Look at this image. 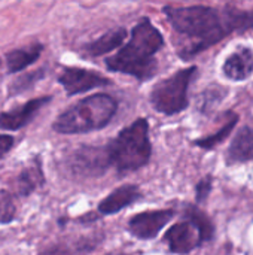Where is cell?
I'll list each match as a JSON object with an SVG mask.
<instances>
[{
    "instance_id": "30bf717a",
    "label": "cell",
    "mask_w": 253,
    "mask_h": 255,
    "mask_svg": "<svg viewBox=\"0 0 253 255\" xmlns=\"http://www.w3.org/2000/svg\"><path fill=\"white\" fill-rule=\"evenodd\" d=\"M51 100V97H37L33 100H28L27 103L1 112L0 114V128L6 130V131H15L19 130L22 127H25L40 111V108H43L48 102Z\"/></svg>"
},
{
    "instance_id": "ffe728a7",
    "label": "cell",
    "mask_w": 253,
    "mask_h": 255,
    "mask_svg": "<svg viewBox=\"0 0 253 255\" xmlns=\"http://www.w3.org/2000/svg\"><path fill=\"white\" fill-rule=\"evenodd\" d=\"M210 188H212V181H210V178L203 179V181L198 184V187H197V199H198L200 202H201L203 199H206L207 194H209V191H210Z\"/></svg>"
},
{
    "instance_id": "2e32d148",
    "label": "cell",
    "mask_w": 253,
    "mask_h": 255,
    "mask_svg": "<svg viewBox=\"0 0 253 255\" xmlns=\"http://www.w3.org/2000/svg\"><path fill=\"white\" fill-rule=\"evenodd\" d=\"M125 37H127V30L125 28H116V30L107 31L106 34H103L97 40L91 42L89 45H86L85 49L92 57L103 55V54L110 52V51L116 49L118 46H121L124 43Z\"/></svg>"
},
{
    "instance_id": "7a4b0ae2",
    "label": "cell",
    "mask_w": 253,
    "mask_h": 255,
    "mask_svg": "<svg viewBox=\"0 0 253 255\" xmlns=\"http://www.w3.org/2000/svg\"><path fill=\"white\" fill-rule=\"evenodd\" d=\"M163 45V34L145 18L133 28L131 39L115 55L106 60V66L112 72L131 75L140 81L149 79L157 69L155 54Z\"/></svg>"
},
{
    "instance_id": "9c48e42d",
    "label": "cell",
    "mask_w": 253,
    "mask_h": 255,
    "mask_svg": "<svg viewBox=\"0 0 253 255\" xmlns=\"http://www.w3.org/2000/svg\"><path fill=\"white\" fill-rule=\"evenodd\" d=\"M174 217V211H149L134 215L128 221V229L131 235L139 239H154Z\"/></svg>"
},
{
    "instance_id": "5bb4252c",
    "label": "cell",
    "mask_w": 253,
    "mask_h": 255,
    "mask_svg": "<svg viewBox=\"0 0 253 255\" xmlns=\"http://www.w3.org/2000/svg\"><path fill=\"white\" fill-rule=\"evenodd\" d=\"M42 43H31L22 48H16L6 54V64L9 73H18L33 64L42 54Z\"/></svg>"
},
{
    "instance_id": "8fae6325",
    "label": "cell",
    "mask_w": 253,
    "mask_h": 255,
    "mask_svg": "<svg viewBox=\"0 0 253 255\" xmlns=\"http://www.w3.org/2000/svg\"><path fill=\"white\" fill-rule=\"evenodd\" d=\"M224 73L233 81H243L253 73V51L242 46L233 52L224 64Z\"/></svg>"
},
{
    "instance_id": "ac0fdd59",
    "label": "cell",
    "mask_w": 253,
    "mask_h": 255,
    "mask_svg": "<svg viewBox=\"0 0 253 255\" xmlns=\"http://www.w3.org/2000/svg\"><path fill=\"white\" fill-rule=\"evenodd\" d=\"M15 215H16V205L13 196L6 190H0V224L12 223Z\"/></svg>"
},
{
    "instance_id": "d6986e66",
    "label": "cell",
    "mask_w": 253,
    "mask_h": 255,
    "mask_svg": "<svg viewBox=\"0 0 253 255\" xmlns=\"http://www.w3.org/2000/svg\"><path fill=\"white\" fill-rule=\"evenodd\" d=\"M186 217H188L189 220H192L194 223H197V226L201 229V232H203L206 241H210V239L213 238V226H212L210 220H209L203 212H200L197 208H188Z\"/></svg>"
},
{
    "instance_id": "6da1fadb",
    "label": "cell",
    "mask_w": 253,
    "mask_h": 255,
    "mask_svg": "<svg viewBox=\"0 0 253 255\" xmlns=\"http://www.w3.org/2000/svg\"><path fill=\"white\" fill-rule=\"evenodd\" d=\"M164 12L174 31L186 40V46L179 52L183 57H191L207 49L233 31L253 28V12L218 10L201 4L166 6Z\"/></svg>"
},
{
    "instance_id": "52a82bcc",
    "label": "cell",
    "mask_w": 253,
    "mask_h": 255,
    "mask_svg": "<svg viewBox=\"0 0 253 255\" xmlns=\"http://www.w3.org/2000/svg\"><path fill=\"white\" fill-rule=\"evenodd\" d=\"M166 241L169 242L170 251L177 254H188L195 250L198 245L206 242V238L201 229L192 220H186L183 223H177L169 229L166 235Z\"/></svg>"
},
{
    "instance_id": "5b68a950",
    "label": "cell",
    "mask_w": 253,
    "mask_h": 255,
    "mask_svg": "<svg viewBox=\"0 0 253 255\" xmlns=\"http://www.w3.org/2000/svg\"><path fill=\"white\" fill-rule=\"evenodd\" d=\"M195 72V67H188L160 81L151 91V103L154 109L166 115L182 112L188 106V87Z\"/></svg>"
},
{
    "instance_id": "9a60e30c",
    "label": "cell",
    "mask_w": 253,
    "mask_h": 255,
    "mask_svg": "<svg viewBox=\"0 0 253 255\" xmlns=\"http://www.w3.org/2000/svg\"><path fill=\"white\" fill-rule=\"evenodd\" d=\"M43 181H45V176H43V172L40 167V161L34 160L30 166L22 169V172L18 175L15 190L19 196L25 197L30 193H33L34 190H37L43 184Z\"/></svg>"
},
{
    "instance_id": "ba28073f",
    "label": "cell",
    "mask_w": 253,
    "mask_h": 255,
    "mask_svg": "<svg viewBox=\"0 0 253 255\" xmlns=\"http://www.w3.org/2000/svg\"><path fill=\"white\" fill-rule=\"evenodd\" d=\"M58 82L64 87L69 96H73V94L89 91L95 87L107 85L110 81L92 70L79 69V67H66L60 73Z\"/></svg>"
},
{
    "instance_id": "3957f363",
    "label": "cell",
    "mask_w": 253,
    "mask_h": 255,
    "mask_svg": "<svg viewBox=\"0 0 253 255\" xmlns=\"http://www.w3.org/2000/svg\"><path fill=\"white\" fill-rule=\"evenodd\" d=\"M118 103L107 94H94L67 108L54 121L52 128L61 134H79L100 130L109 124Z\"/></svg>"
},
{
    "instance_id": "4fadbf2b",
    "label": "cell",
    "mask_w": 253,
    "mask_h": 255,
    "mask_svg": "<svg viewBox=\"0 0 253 255\" xmlns=\"http://www.w3.org/2000/svg\"><path fill=\"white\" fill-rule=\"evenodd\" d=\"M251 160H253V128L243 127L230 145L227 161L230 164H234L246 163Z\"/></svg>"
},
{
    "instance_id": "e0dca14e",
    "label": "cell",
    "mask_w": 253,
    "mask_h": 255,
    "mask_svg": "<svg viewBox=\"0 0 253 255\" xmlns=\"http://www.w3.org/2000/svg\"><path fill=\"white\" fill-rule=\"evenodd\" d=\"M236 123H237V115H231V118L224 124V127L218 133H213V134H210L207 137H203V139L195 140V145H198V146H201L204 149H213L216 145L222 143L230 136V133L233 131Z\"/></svg>"
},
{
    "instance_id": "44dd1931",
    "label": "cell",
    "mask_w": 253,
    "mask_h": 255,
    "mask_svg": "<svg viewBox=\"0 0 253 255\" xmlns=\"http://www.w3.org/2000/svg\"><path fill=\"white\" fill-rule=\"evenodd\" d=\"M13 145V137L12 136H7V134H0V158L9 152V149L12 148Z\"/></svg>"
},
{
    "instance_id": "7c38bea8",
    "label": "cell",
    "mask_w": 253,
    "mask_h": 255,
    "mask_svg": "<svg viewBox=\"0 0 253 255\" xmlns=\"http://www.w3.org/2000/svg\"><path fill=\"white\" fill-rule=\"evenodd\" d=\"M140 197V191L134 185H124L112 191L101 203L98 205V211L104 215H112L119 212L121 209L127 208L133 202Z\"/></svg>"
},
{
    "instance_id": "277c9868",
    "label": "cell",
    "mask_w": 253,
    "mask_h": 255,
    "mask_svg": "<svg viewBox=\"0 0 253 255\" xmlns=\"http://www.w3.org/2000/svg\"><path fill=\"white\" fill-rule=\"evenodd\" d=\"M107 151L110 164L118 172H133L148 164L152 151L148 121L140 118L124 128L107 145Z\"/></svg>"
},
{
    "instance_id": "8992f818",
    "label": "cell",
    "mask_w": 253,
    "mask_h": 255,
    "mask_svg": "<svg viewBox=\"0 0 253 255\" xmlns=\"http://www.w3.org/2000/svg\"><path fill=\"white\" fill-rule=\"evenodd\" d=\"M69 166L70 170L79 176L92 178L103 175L104 170L112 166L107 146H82L72 154Z\"/></svg>"
}]
</instances>
